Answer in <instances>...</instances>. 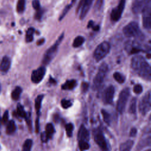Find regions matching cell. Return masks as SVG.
Wrapping results in <instances>:
<instances>
[{
	"label": "cell",
	"instance_id": "cell-1",
	"mask_svg": "<svg viewBox=\"0 0 151 151\" xmlns=\"http://www.w3.org/2000/svg\"><path fill=\"white\" fill-rule=\"evenodd\" d=\"M131 67L136 73L143 78L149 81L151 78L150 64L141 55H136L131 60Z\"/></svg>",
	"mask_w": 151,
	"mask_h": 151
},
{
	"label": "cell",
	"instance_id": "cell-2",
	"mask_svg": "<svg viewBox=\"0 0 151 151\" xmlns=\"http://www.w3.org/2000/svg\"><path fill=\"white\" fill-rule=\"evenodd\" d=\"M64 33H62L61 35L58 37V40L55 41V42L45 52V53L44 55L43 59L42 60V63L44 65L48 64L51 60L54 58V57L55 56L57 52L58 51V47L61 42L62 40L64 38Z\"/></svg>",
	"mask_w": 151,
	"mask_h": 151
},
{
	"label": "cell",
	"instance_id": "cell-3",
	"mask_svg": "<svg viewBox=\"0 0 151 151\" xmlns=\"http://www.w3.org/2000/svg\"><path fill=\"white\" fill-rule=\"evenodd\" d=\"M110 50V44L107 41H103L100 43L94 51V58L99 61L104 58L109 52Z\"/></svg>",
	"mask_w": 151,
	"mask_h": 151
},
{
	"label": "cell",
	"instance_id": "cell-4",
	"mask_svg": "<svg viewBox=\"0 0 151 151\" xmlns=\"http://www.w3.org/2000/svg\"><path fill=\"white\" fill-rule=\"evenodd\" d=\"M108 65L106 63H103L100 65L99 68V71L93 80V88L96 89L102 84L104 79L106 76V74L108 71Z\"/></svg>",
	"mask_w": 151,
	"mask_h": 151
},
{
	"label": "cell",
	"instance_id": "cell-5",
	"mask_svg": "<svg viewBox=\"0 0 151 151\" xmlns=\"http://www.w3.org/2000/svg\"><path fill=\"white\" fill-rule=\"evenodd\" d=\"M123 32L124 35L127 37H136L142 35L140 32L139 24L135 22L132 21L126 25L123 29Z\"/></svg>",
	"mask_w": 151,
	"mask_h": 151
},
{
	"label": "cell",
	"instance_id": "cell-6",
	"mask_svg": "<svg viewBox=\"0 0 151 151\" xmlns=\"http://www.w3.org/2000/svg\"><path fill=\"white\" fill-rule=\"evenodd\" d=\"M129 96L130 88L128 87L124 88L120 93L117 103V110L120 113H123L124 112Z\"/></svg>",
	"mask_w": 151,
	"mask_h": 151
},
{
	"label": "cell",
	"instance_id": "cell-7",
	"mask_svg": "<svg viewBox=\"0 0 151 151\" xmlns=\"http://www.w3.org/2000/svg\"><path fill=\"white\" fill-rule=\"evenodd\" d=\"M150 91H148L141 99L139 104V110L142 115H145L150 109Z\"/></svg>",
	"mask_w": 151,
	"mask_h": 151
},
{
	"label": "cell",
	"instance_id": "cell-8",
	"mask_svg": "<svg viewBox=\"0 0 151 151\" xmlns=\"http://www.w3.org/2000/svg\"><path fill=\"white\" fill-rule=\"evenodd\" d=\"M126 1V0H120L117 6L112 9L110 14V18L112 21L116 22L120 19L124 9Z\"/></svg>",
	"mask_w": 151,
	"mask_h": 151
},
{
	"label": "cell",
	"instance_id": "cell-9",
	"mask_svg": "<svg viewBox=\"0 0 151 151\" xmlns=\"http://www.w3.org/2000/svg\"><path fill=\"white\" fill-rule=\"evenodd\" d=\"M150 4H151L150 0H134L132 5V12L134 14H140Z\"/></svg>",
	"mask_w": 151,
	"mask_h": 151
},
{
	"label": "cell",
	"instance_id": "cell-10",
	"mask_svg": "<svg viewBox=\"0 0 151 151\" xmlns=\"http://www.w3.org/2000/svg\"><path fill=\"white\" fill-rule=\"evenodd\" d=\"M94 139L101 149L108 150L106 140L102 132L100 129H97L94 132Z\"/></svg>",
	"mask_w": 151,
	"mask_h": 151
},
{
	"label": "cell",
	"instance_id": "cell-11",
	"mask_svg": "<svg viewBox=\"0 0 151 151\" xmlns=\"http://www.w3.org/2000/svg\"><path fill=\"white\" fill-rule=\"evenodd\" d=\"M143 26L146 29L151 28V4H149L142 11Z\"/></svg>",
	"mask_w": 151,
	"mask_h": 151
},
{
	"label": "cell",
	"instance_id": "cell-12",
	"mask_svg": "<svg viewBox=\"0 0 151 151\" xmlns=\"http://www.w3.org/2000/svg\"><path fill=\"white\" fill-rule=\"evenodd\" d=\"M45 72L46 68L44 66H41L37 70H34L31 74V81L35 84L39 83L44 78Z\"/></svg>",
	"mask_w": 151,
	"mask_h": 151
},
{
	"label": "cell",
	"instance_id": "cell-13",
	"mask_svg": "<svg viewBox=\"0 0 151 151\" xmlns=\"http://www.w3.org/2000/svg\"><path fill=\"white\" fill-rule=\"evenodd\" d=\"M114 95V88L113 86H109L105 90L103 96V100L107 104H111L113 102Z\"/></svg>",
	"mask_w": 151,
	"mask_h": 151
},
{
	"label": "cell",
	"instance_id": "cell-14",
	"mask_svg": "<svg viewBox=\"0 0 151 151\" xmlns=\"http://www.w3.org/2000/svg\"><path fill=\"white\" fill-rule=\"evenodd\" d=\"M93 1L94 0H85L84 3L80 10V19H83L86 17L88 11L91 7Z\"/></svg>",
	"mask_w": 151,
	"mask_h": 151
},
{
	"label": "cell",
	"instance_id": "cell-15",
	"mask_svg": "<svg viewBox=\"0 0 151 151\" xmlns=\"http://www.w3.org/2000/svg\"><path fill=\"white\" fill-rule=\"evenodd\" d=\"M78 140L88 142L90 139L89 132L84 125H81L78 132Z\"/></svg>",
	"mask_w": 151,
	"mask_h": 151
},
{
	"label": "cell",
	"instance_id": "cell-16",
	"mask_svg": "<svg viewBox=\"0 0 151 151\" xmlns=\"http://www.w3.org/2000/svg\"><path fill=\"white\" fill-rule=\"evenodd\" d=\"M11 64V62L10 58L7 56L4 57L0 63V71L2 72L8 71L10 68Z\"/></svg>",
	"mask_w": 151,
	"mask_h": 151
},
{
	"label": "cell",
	"instance_id": "cell-17",
	"mask_svg": "<svg viewBox=\"0 0 151 151\" xmlns=\"http://www.w3.org/2000/svg\"><path fill=\"white\" fill-rule=\"evenodd\" d=\"M77 86V81L76 80H69L65 81L62 86L61 88L63 90H72L74 88Z\"/></svg>",
	"mask_w": 151,
	"mask_h": 151
},
{
	"label": "cell",
	"instance_id": "cell-18",
	"mask_svg": "<svg viewBox=\"0 0 151 151\" xmlns=\"http://www.w3.org/2000/svg\"><path fill=\"white\" fill-rule=\"evenodd\" d=\"M134 142L132 140H128L120 145L119 150L121 151H128L132 148Z\"/></svg>",
	"mask_w": 151,
	"mask_h": 151
},
{
	"label": "cell",
	"instance_id": "cell-19",
	"mask_svg": "<svg viewBox=\"0 0 151 151\" xmlns=\"http://www.w3.org/2000/svg\"><path fill=\"white\" fill-rule=\"evenodd\" d=\"M54 132H55V130L52 124L48 123L45 126V131L44 132V133L48 140L51 138Z\"/></svg>",
	"mask_w": 151,
	"mask_h": 151
},
{
	"label": "cell",
	"instance_id": "cell-20",
	"mask_svg": "<svg viewBox=\"0 0 151 151\" xmlns=\"http://www.w3.org/2000/svg\"><path fill=\"white\" fill-rule=\"evenodd\" d=\"M43 98H44V95L40 94V95H38L36 97L35 100V108L37 114H38L40 113V111L41 107V102H42Z\"/></svg>",
	"mask_w": 151,
	"mask_h": 151
},
{
	"label": "cell",
	"instance_id": "cell-21",
	"mask_svg": "<svg viewBox=\"0 0 151 151\" xmlns=\"http://www.w3.org/2000/svg\"><path fill=\"white\" fill-rule=\"evenodd\" d=\"M15 130H16V125L14 121L10 120L7 124L6 130V133L8 134H11L14 133L15 132Z\"/></svg>",
	"mask_w": 151,
	"mask_h": 151
},
{
	"label": "cell",
	"instance_id": "cell-22",
	"mask_svg": "<svg viewBox=\"0 0 151 151\" xmlns=\"http://www.w3.org/2000/svg\"><path fill=\"white\" fill-rule=\"evenodd\" d=\"M85 41V39L82 36H77L76 37L74 41H73V46L75 48H77V47H78L80 46H81L84 42Z\"/></svg>",
	"mask_w": 151,
	"mask_h": 151
},
{
	"label": "cell",
	"instance_id": "cell-23",
	"mask_svg": "<svg viewBox=\"0 0 151 151\" xmlns=\"http://www.w3.org/2000/svg\"><path fill=\"white\" fill-rule=\"evenodd\" d=\"M21 93H22V88L19 86L16 87L11 94V97L12 99L14 100H17L19 98Z\"/></svg>",
	"mask_w": 151,
	"mask_h": 151
},
{
	"label": "cell",
	"instance_id": "cell-24",
	"mask_svg": "<svg viewBox=\"0 0 151 151\" xmlns=\"http://www.w3.org/2000/svg\"><path fill=\"white\" fill-rule=\"evenodd\" d=\"M34 31L35 30H34V28H29L27 31L26 36H25V40L27 42H30L32 41Z\"/></svg>",
	"mask_w": 151,
	"mask_h": 151
},
{
	"label": "cell",
	"instance_id": "cell-25",
	"mask_svg": "<svg viewBox=\"0 0 151 151\" xmlns=\"http://www.w3.org/2000/svg\"><path fill=\"white\" fill-rule=\"evenodd\" d=\"M136 111V99L133 97L130 103L129 107V111L131 114H135Z\"/></svg>",
	"mask_w": 151,
	"mask_h": 151
},
{
	"label": "cell",
	"instance_id": "cell-26",
	"mask_svg": "<svg viewBox=\"0 0 151 151\" xmlns=\"http://www.w3.org/2000/svg\"><path fill=\"white\" fill-rule=\"evenodd\" d=\"M25 8V0H18L17 5V11L18 13H22Z\"/></svg>",
	"mask_w": 151,
	"mask_h": 151
},
{
	"label": "cell",
	"instance_id": "cell-27",
	"mask_svg": "<svg viewBox=\"0 0 151 151\" xmlns=\"http://www.w3.org/2000/svg\"><path fill=\"white\" fill-rule=\"evenodd\" d=\"M113 77L115 80L120 84H122L125 81V77L120 73L115 72L113 74Z\"/></svg>",
	"mask_w": 151,
	"mask_h": 151
},
{
	"label": "cell",
	"instance_id": "cell-28",
	"mask_svg": "<svg viewBox=\"0 0 151 151\" xmlns=\"http://www.w3.org/2000/svg\"><path fill=\"white\" fill-rule=\"evenodd\" d=\"M104 5V0H96L94 6V11L96 12H100L103 8Z\"/></svg>",
	"mask_w": 151,
	"mask_h": 151
},
{
	"label": "cell",
	"instance_id": "cell-29",
	"mask_svg": "<svg viewBox=\"0 0 151 151\" xmlns=\"http://www.w3.org/2000/svg\"><path fill=\"white\" fill-rule=\"evenodd\" d=\"M101 114L103 117V120L104 121V122L107 124L108 125H109L110 124V122H111V117L110 114L105 110H101Z\"/></svg>",
	"mask_w": 151,
	"mask_h": 151
},
{
	"label": "cell",
	"instance_id": "cell-30",
	"mask_svg": "<svg viewBox=\"0 0 151 151\" xmlns=\"http://www.w3.org/2000/svg\"><path fill=\"white\" fill-rule=\"evenodd\" d=\"M32 146V140L31 139H27L22 146V150L24 151H29L31 149Z\"/></svg>",
	"mask_w": 151,
	"mask_h": 151
},
{
	"label": "cell",
	"instance_id": "cell-31",
	"mask_svg": "<svg viewBox=\"0 0 151 151\" xmlns=\"http://www.w3.org/2000/svg\"><path fill=\"white\" fill-rule=\"evenodd\" d=\"M74 129V126L71 123H67L65 125V131L67 136L71 137L73 136V131Z\"/></svg>",
	"mask_w": 151,
	"mask_h": 151
},
{
	"label": "cell",
	"instance_id": "cell-32",
	"mask_svg": "<svg viewBox=\"0 0 151 151\" xmlns=\"http://www.w3.org/2000/svg\"><path fill=\"white\" fill-rule=\"evenodd\" d=\"M78 146L80 149L81 150H88L90 148V145L88 142L83 140H78Z\"/></svg>",
	"mask_w": 151,
	"mask_h": 151
},
{
	"label": "cell",
	"instance_id": "cell-33",
	"mask_svg": "<svg viewBox=\"0 0 151 151\" xmlns=\"http://www.w3.org/2000/svg\"><path fill=\"white\" fill-rule=\"evenodd\" d=\"M17 111V114L19 116H20L21 117H24V118H25L26 117L27 113L25 111L24 107L21 104H18Z\"/></svg>",
	"mask_w": 151,
	"mask_h": 151
},
{
	"label": "cell",
	"instance_id": "cell-34",
	"mask_svg": "<svg viewBox=\"0 0 151 151\" xmlns=\"http://www.w3.org/2000/svg\"><path fill=\"white\" fill-rule=\"evenodd\" d=\"M72 6H73V5H72L71 4H68V5H67V6H65V8H64L63 12H61V15H60V17H59V21H61V20H62V19L64 18V17L66 15V14L68 13V12L69 10L71 9V8L72 7Z\"/></svg>",
	"mask_w": 151,
	"mask_h": 151
},
{
	"label": "cell",
	"instance_id": "cell-35",
	"mask_svg": "<svg viewBox=\"0 0 151 151\" xmlns=\"http://www.w3.org/2000/svg\"><path fill=\"white\" fill-rule=\"evenodd\" d=\"M61 105L63 107V108H64V109H68V108H69L71 106L72 103L68 100L63 99L61 100Z\"/></svg>",
	"mask_w": 151,
	"mask_h": 151
},
{
	"label": "cell",
	"instance_id": "cell-36",
	"mask_svg": "<svg viewBox=\"0 0 151 151\" xmlns=\"http://www.w3.org/2000/svg\"><path fill=\"white\" fill-rule=\"evenodd\" d=\"M36 11H37V12L35 14V18L37 20H40L41 19L42 17V15L44 12V11L43 9H42L41 8L40 9L36 10Z\"/></svg>",
	"mask_w": 151,
	"mask_h": 151
},
{
	"label": "cell",
	"instance_id": "cell-37",
	"mask_svg": "<svg viewBox=\"0 0 151 151\" xmlns=\"http://www.w3.org/2000/svg\"><path fill=\"white\" fill-rule=\"evenodd\" d=\"M143 91V87L142 86L138 84H136L134 87H133V91L137 94H140Z\"/></svg>",
	"mask_w": 151,
	"mask_h": 151
},
{
	"label": "cell",
	"instance_id": "cell-38",
	"mask_svg": "<svg viewBox=\"0 0 151 151\" xmlns=\"http://www.w3.org/2000/svg\"><path fill=\"white\" fill-rule=\"evenodd\" d=\"M89 88V84L87 82H83L81 84V91L84 93H86Z\"/></svg>",
	"mask_w": 151,
	"mask_h": 151
},
{
	"label": "cell",
	"instance_id": "cell-39",
	"mask_svg": "<svg viewBox=\"0 0 151 151\" xmlns=\"http://www.w3.org/2000/svg\"><path fill=\"white\" fill-rule=\"evenodd\" d=\"M32 5L34 9H35V10H37L41 8L39 0H33L32 2Z\"/></svg>",
	"mask_w": 151,
	"mask_h": 151
},
{
	"label": "cell",
	"instance_id": "cell-40",
	"mask_svg": "<svg viewBox=\"0 0 151 151\" xmlns=\"http://www.w3.org/2000/svg\"><path fill=\"white\" fill-rule=\"evenodd\" d=\"M25 120H26V122L27 123V124L29 127V128H31V114L29 113L28 115L27 114L26 117H25Z\"/></svg>",
	"mask_w": 151,
	"mask_h": 151
},
{
	"label": "cell",
	"instance_id": "cell-41",
	"mask_svg": "<svg viewBox=\"0 0 151 151\" xmlns=\"http://www.w3.org/2000/svg\"><path fill=\"white\" fill-rule=\"evenodd\" d=\"M84 1H85V0H80V2H79V4H78V5L77 6V9H76L77 13H78V12H79V11H80L81 9V8H82L84 3Z\"/></svg>",
	"mask_w": 151,
	"mask_h": 151
},
{
	"label": "cell",
	"instance_id": "cell-42",
	"mask_svg": "<svg viewBox=\"0 0 151 151\" xmlns=\"http://www.w3.org/2000/svg\"><path fill=\"white\" fill-rule=\"evenodd\" d=\"M8 111H6L4 115H3V117H2V122L4 123H6L8 122Z\"/></svg>",
	"mask_w": 151,
	"mask_h": 151
},
{
	"label": "cell",
	"instance_id": "cell-43",
	"mask_svg": "<svg viewBox=\"0 0 151 151\" xmlns=\"http://www.w3.org/2000/svg\"><path fill=\"white\" fill-rule=\"evenodd\" d=\"M137 134V129L135 127H133L131 129L130 132V136L131 137H134Z\"/></svg>",
	"mask_w": 151,
	"mask_h": 151
},
{
	"label": "cell",
	"instance_id": "cell-44",
	"mask_svg": "<svg viewBox=\"0 0 151 151\" xmlns=\"http://www.w3.org/2000/svg\"><path fill=\"white\" fill-rule=\"evenodd\" d=\"M39 117H38L37 120H36V123H35V130L36 132L38 133L39 132Z\"/></svg>",
	"mask_w": 151,
	"mask_h": 151
},
{
	"label": "cell",
	"instance_id": "cell-45",
	"mask_svg": "<svg viewBox=\"0 0 151 151\" xmlns=\"http://www.w3.org/2000/svg\"><path fill=\"white\" fill-rule=\"evenodd\" d=\"M44 41H45V39L43 38H41L40 40H39L37 41V44L38 45H42V44H44Z\"/></svg>",
	"mask_w": 151,
	"mask_h": 151
},
{
	"label": "cell",
	"instance_id": "cell-46",
	"mask_svg": "<svg viewBox=\"0 0 151 151\" xmlns=\"http://www.w3.org/2000/svg\"><path fill=\"white\" fill-rule=\"evenodd\" d=\"M93 25H94V22H93L92 20H90V21H89V22H88V23L87 28L93 27Z\"/></svg>",
	"mask_w": 151,
	"mask_h": 151
},
{
	"label": "cell",
	"instance_id": "cell-47",
	"mask_svg": "<svg viewBox=\"0 0 151 151\" xmlns=\"http://www.w3.org/2000/svg\"><path fill=\"white\" fill-rule=\"evenodd\" d=\"M54 119L55 122H58V120H60V116H59V115H58V114H55V116L54 117Z\"/></svg>",
	"mask_w": 151,
	"mask_h": 151
},
{
	"label": "cell",
	"instance_id": "cell-48",
	"mask_svg": "<svg viewBox=\"0 0 151 151\" xmlns=\"http://www.w3.org/2000/svg\"><path fill=\"white\" fill-rule=\"evenodd\" d=\"M93 29L94 31H97L99 30V28H100V27L99 25H96V26H93Z\"/></svg>",
	"mask_w": 151,
	"mask_h": 151
},
{
	"label": "cell",
	"instance_id": "cell-49",
	"mask_svg": "<svg viewBox=\"0 0 151 151\" xmlns=\"http://www.w3.org/2000/svg\"><path fill=\"white\" fill-rule=\"evenodd\" d=\"M49 81H50V83H56V81H55L54 79H53L52 77H50V78Z\"/></svg>",
	"mask_w": 151,
	"mask_h": 151
},
{
	"label": "cell",
	"instance_id": "cell-50",
	"mask_svg": "<svg viewBox=\"0 0 151 151\" xmlns=\"http://www.w3.org/2000/svg\"><path fill=\"white\" fill-rule=\"evenodd\" d=\"M76 1L77 0H71V4H72V5H73L76 2Z\"/></svg>",
	"mask_w": 151,
	"mask_h": 151
},
{
	"label": "cell",
	"instance_id": "cell-51",
	"mask_svg": "<svg viewBox=\"0 0 151 151\" xmlns=\"http://www.w3.org/2000/svg\"><path fill=\"white\" fill-rule=\"evenodd\" d=\"M0 90H1V86H0Z\"/></svg>",
	"mask_w": 151,
	"mask_h": 151
}]
</instances>
